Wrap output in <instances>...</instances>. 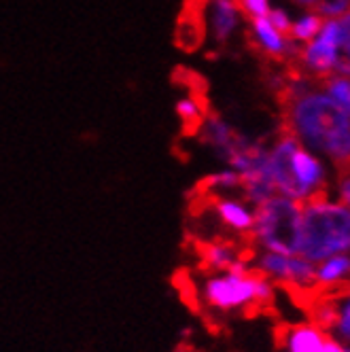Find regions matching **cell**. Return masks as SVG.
<instances>
[{"label":"cell","instance_id":"cell-1","mask_svg":"<svg viewBox=\"0 0 350 352\" xmlns=\"http://www.w3.org/2000/svg\"><path fill=\"white\" fill-rule=\"evenodd\" d=\"M287 128L318 157L344 170L350 168V115L308 79L287 85Z\"/></svg>","mask_w":350,"mask_h":352},{"label":"cell","instance_id":"cell-2","mask_svg":"<svg viewBox=\"0 0 350 352\" xmlns=\"http://www.w3.org/2000/svg\"><path fill=\"white\" fill-rule=\"evenodd\" d=\"M267 168L276 195L304 204L322 195L329 181V170L322 157L302 146L289 132L267 146Z\"/></svg>","mask_w":350,"mask_h":352},{"label":"cell","instance_id":"cell-3","mask_svg":"<svg viewBox=\"0 0 350 352\" xmlns=\"http://www.w3.org/2000/svg\"><path fill=\"white\" fill-rule=\"evenodd\" d=\"M197 299L210 312L236 314L274 304L276 285L248 267V263L238 261L230 270L204 276L197 287Z\"/></svg>","mask_w":350,"mask_h":352},{"label":"cell","instance_id":"cell-4","mask_svg":"<svg viewBox=\"0 0 350 352\" xmlns=\"http://www.w3.org/2000/svg\"><path fill=\"white\" fill-rule=\"evenodd\" d=\"M342 253H350V208L325 193L304 202L299 255L318 263Z\"/></svg>","mask_w":350,"mask_h":352},{"label":"cell","instance_id":"cell-5","mask_svg":"<svg viewBox=\"0 0 350 352\" xmlns=\"http://www.w3.org/2000/svg\"><path fill=\"white\" fill-rule=\"evenodd\" d=\"M251 236L259 250L299 253V242H302V204L283 195H274L267 202L255 206Z\"/></svg>","mask_w":350,"mask_h":352},{"label":"cell","instance_id":"cell-6","mask_svg":"<svg viewBox=\"0 0 350 352\" xmlns=\"http://www.w3.org/2000/svg\"><path fill=\"white\" fill-rule=\"evenodd\" d=\"M257 274L265 276L276 287H287L297 295H314L316 263L299 253H272L257 250L251 265Z\"/></svg>","mask_w":350,"mask_h":352},{"label":"cell","instance_id":"cell-7","mask_svg":"<svg viewBox=\"0 0 350 352\" xmlns=\"http://www.w3.org/2000/svg\"><path fill=\"white\" fill-rule=\"evenodd\" d=\"M340 43H342L340 21L325 19L318 34L310 43H306V47L299 52L304 68L316 74V77H329V74H333L340 58Z\"/></svg>","mask_w":350,"mask_h":352},{"label":"cell","instance_id":"cell-8","mask_svg":"<svg viewBox=\"0 0 350 352\" xmlns=\"http://www.w3.org/2000/svg\"><path fill=\"white\" fill-rule=\"evenodd\" d=\"M210 208H212V214L217 217V221L225 230H230L238 236L251 234L253 221H255V206L248 204L244 197L215 195Z\"/></svg>","mask_w":350,"mask_h":352},{"label":"cell","instance_id":"cell-9","mask_svg":"<svg viewBox=\"0 0 350 352\" xmlns=\"http://www.w3.org/2000/svg\"><path fill=\"white\" fill-rule=\"evenodd\" d=\"M202 142L219 160L228 162L238 148H242L248 142V138L238 134L225 119L212 115L202 119Z\"/></svg>","mask_w":350,"mask_h":352},{"label":"cell","instance_id":"cell-10","mask_svg":"<svg viewBox=\"0 0 350 352\" xmlns=\"http://www.w3.org/2000/svg\"><path fill=\"white\" fill-rule=\"evenodd\" d=\"M206 23L217 43H228L242 26V9L236 0H208Z\"/></svg>","mask_w":350,"mask_h":352},{"label":"cell","instance_id":"cell-11","mask_svg":"<svg viewBox=\"0 0 350 352\" xmlns=\"http://www.w3.org/2000/svg\"><path fill=\"white\" fill-rule=\"evenodd\" d=\"M251 36L255 45L261 49L263 54L274 56V58H283V56H299V43L291 41L287 34L278 32L276 28L267 21V17H253L251 19Z\"/></svg>","mask_w":350,"mask_h":352},{"label":"cell","instance_id":"cell-12","mask_svg":"<svg viewBox=\"0 0 350 352\" xmlns=\"http://www.w3.org/2000/svg\"><path fill=\"white\" fill-rule=\"evenodd\" d=\"M327 333L312 320L289 324L283 331V352H325Z\"/></svg>","mask_w":350,"mask_h":352},{"label":"cell","instance_id":"cell-13","mask_svg":"<svg viewBox=\"0 0 350 352\" xmlns=\"http://www.w3.org/2000/svg\"><path fill=\"white\" fill-rule=\"evenodd\" d=\"M316 293H329L350 285V253L331 255L316 263L314 272Z\"/></svg>","mask_w":350,"mask_h":352},{"label":"cell","instance_id":"cell-14","mask_svg":"<svg viewBox=\"0 0 350 352\" xmlns=\"http://www.w3.org/2000/svg\"><path fill=\"white\" fill-rule=\"evenodd\" d=\"M199 257H202V263L210 272L230 270L238 261H242L240 259V250L234 244L223 242V240H212V242L202 244V248H199Z\"/></svg>","mask_w":350,"mask_h":352},{"label":"cell","instance_id":"cell-15","mask_svg":"<svg viewBox=\"0 0 350 352\" xmlns=\"http://www.w3.org/2000/svg\"><path fill=\"white\" fill-rule=\"evenodd\" d=\"M329 293L333 301V322L327 336L344 344H350V285Z\"/></svg>","mask_w":350,"mask_h":352},{"label":"cell","instance_id":"cell-16","mask_svg":"<svg viewBox=\"0 0 350 352\" xmlns=\"http://www.w3.org/2000/svg\"><path fill=\"white\" fill-rule=\"evenodd\" d=\"M242 187V179L240 174L232 168H223L217 170L212 174H208L204 179V189L210 197L215 195H234L236 191H240Z\"/></svg>","mask_w":350,"mask_h":352},{"label":"cell","instance_id":"cell-17","mask_svg":"<svg viewBox=\"0 0 350 352\" xmlns=\"http://www.w3.org/2000/svg\"><path fill=\"white\" fill-rule=\"evenodd\" d=\"M322 17L316 13V11H308L304 15H299L293 23H291V30H289V38L295 41V43H310L320 26H322Z\"/></svg>","mask_w":350,"mask_h":352},{"label":"cell","instance_id":"cell-18","mask_svg":"<svg viewBox=\"0 0 350 352\" xmlns=\"http://www.w3.org/2000/svg\"><path fill=\"white\" fill-rule=\"evenodd\" d=\"M322 91L327 94L346 115H350V77H344V74H329V77L325 79Z\"/></svg>","mask_w":350,"mask_h":352},{"label":"cell","instance_id":"cell-19","mask_svg":"<svg viewBox=\"0 0 350 352\" xmlns=\"http://www.w3.org/2000/svg\"><path fill=\"white\" fill-rule=\"evenodd\" d=\"M338 21H340V30H342V43H340V58H338L333 74L350 77V11L346 15H342Z\"/></svg>","mask_w":350,"mask_h":352},{"label":"cell","instance_id":"cell-20","mask_svg":"<svg viewBox=\"0 0 350 352\" xmlns=\"http://www.w3.org/2000/svg\"><path fill=\"white\" fill-rule=\"evenodd\" d=\"M177 115L185 123H197V121H202V107H199L195 98L183 96L177 100Z\"/></svg>","mask_w":350,"mask_h":352},{"label":"cell","instance_id":"cell-21","mask_svg":"<svg viewBox=\"0 0 350 352\" xmlns=\"http://www.w3.org/2000/svg\"><path fill=\"white\" fill-rule=\"evenodd\" d=\"M314 9L322 19H340L350 11V0H318Z\"/></svg>","mask_w":350,"mask_h":352},{"label":"cell","instance_id":"cell-22","mask_svg":"<svg viewBox=\"0 0 350 352\" xmlns=\"http://www.w3.org/2000/svg\"><path fill=\"white\" fill-rule=\"evenodd\" d=\"M236 3L240 5L242 13H246L251 19L253 17H263L272 9L270 7V0H236Z\"/></svg>","mask_w":350,"mask_h":352},{"label":"cell","instance_id":"cell-23","mask_svg":"<svg viewBox=\"0 0 350 352\" xmlns=\"http://www.w3.org/2000/svg\"><path fill=\"white\" fill-rule=\"evenodd\" d=\"M265 17H267V21H270L272 26L276 28L278 32H283V34H289L293 19H291V15H289L285 9H270Z\"/></svg>","mask_w":350,"mask_h":352},{"label":"cell","instance_id":"cell-24","mask_svg":"<svg viewBox=\"0 0 350 352\" xmlns=\"http://www.w3.org/2000/svg\"><path fill=\"white\" fill-rule=\"evenodd\" d=\"M336 199L342 202L346 208H350V168H346V172L340 174L338 185H336Z\"/></svg>","mask_w":350,"mask_h":352},{"label":"cell","instance_id":"cell-25","mask_svg":"<svg viewBox=\"0 0 350 352\" xmlns=\"http://www.w3.org/2000/svg\"><path fill=\"white\" fill-rule=\"evenodd\" d=\"M325 352H350V344H344L340 340L327 338V348H325Z\"/></svg>","mask_w":350,"mask_h":352},{"label":"cell","instance_id":"cell-26","mask_svg":"<svg viewBox=\"0 0 350 352\" xmlns=\"http://www.w3.org/2000/svg\"><path fill=\"white\" fill-rule=\"evenodd\" d=\"M297 5H302V7H308V9H312V7H316L318 5V0H295Z\"/></svg>","mask_w":350,"mask_h":352},{"label":"cell","instance_id":"cell-27","mask_svg":"<svg viewBox=\"0 0 350 352\" xmlns=\"http://www.w3.org/2000/svg\"><path fill=\"white\" fill-rule=\"evenodd\" d=\"M174 352H193V350H191L189 346H179V348H177V350H174Z\"/></svg>","mask_w":350,"mask_h":352}]
</instances>
